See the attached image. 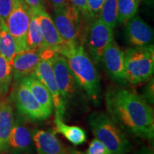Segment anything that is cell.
I'll return each mask as SVG.
<instances>
[{"label": "cell", "instance_id": "obj_1", "mask_svg": "<svg viewBox=\"0 0 154 154\" xmlns=\"http://www.w3.org/2000/svg\"><path fill=\"white\" fill-rule=\"evenodd\" d=\"M104 99L107 113L124 132L153 139V109L141 96L121 86L109 88Z\"/></svg>", "mask_w": 154, "mask_h": 154}, {"label": "cell", "instance_id": "obj_2", "mask_svg": "<svg viewBox=\"0 0 154 154\" xmlns=\"http://www.w3.org/2000/svg\"><path fill=\"white\" fill-rule=\"evenodd\" d=\"M57 54L66 59L77 83L85 93L86 99L95 106H99L103 99L101 79L84 47L80 44L72 47L65 44Z\"/></svg>", "mask_w": 154, "mask_h": 154}, {"label": "cell", "instance_id": "obj_3", "mask_svg": "<svg viewBox=\"0 0 154 154\" xmlns=\"http://www.w3.org/2000/svg\"><path fill=\"white\" fill-rule=\"evenodd\" d=\"M88 124L96 138L109 150L110 154H128L132 146L126 132L114 122L107 113L93 111L88 115Z\"/></svg>", "mask_w": 154, "mask_h": 154}, {"label": "cell", "instance_id": "obj_4", "mask_svg": "<svg viewBox=\"0 0 154 154\" xmlns=\"http://www.w3.org/2000/svg\"><path fill=\"white\" fill-rule=\"evenodd\" d=\"M124 68L127 82L132 85L149 80L154 71L153 46L127 49L124 53Z\"/></svg>", "mask_w": 154, "mask_h": 154}, {"label": "cell", "instance_id": "obj_5", "mask_svg": "<svg viewBox=\"0 0 154 154\" xmlns=\"http://www.w3.org/2000/svg\"><path fill=\"white\" fill-rule=\"evenodd\" d=\"M51 66L58 88L65 107L79 104L85 97V93L77 83L66 59L55 53L51 58Z\"/></svg>", "mask_w": 154, "mask_h": 154}, {"label": "cell", "instance_id": "obj_6", "mask_svg": "<svg viewBox=\"0 0 154 154\" xmlns=\"http://www.w3.org/2000/svg\"><path fill=\"white\" fill-rule=\"evenodd\" d=\"M81 13L70 5L54 9L53 21L59 35L66 45H79L82 34Z\"/></svg>", "mask_w": 154, "mask_h": 154}, {"label": "cell", "instance_id": "obj_7", "mask_svg": "<svg viewBox=\"0 0 154 154\" xmlns=\"http://www.w3.org/2000/svg\"><path fill=\"white\" fill-rule=\"evenodd\" d=\"M32 10L23 0H12V8L5 21L15 42L17 54L26 50V39Z\"/></svg>", "mask_w": 154, "mask_h": 154}, {"label": "cell", "instance_id": "obj_8", "mask_svg": "<svg viewBox=\"0 0 154 154\" xmlns=\"http://www.w3.org/2000/svg\"><path fill=\"white\" fill-rule=\"evenodd\" d=\"M55 53L50 49H44L42 50L41 60L38 63L34 76H36L49 90L52 97L55 116H57L63 120L66 109L58 88L51 62V58Z\"/></svg>", "mask_w": 154, "mask_h": 154}, {"label": "cell", "instance_id": "obj_9", "mask_svg": "<svg viewBox=\"0 0 154 154\" xmlns=\"http://www.w3.org/2000/svg\"><path fill=\"white\" fill-rule=\"evenodd\" d=\"M13 99L21 114L32 121H44L52 113L38 103L29 90L21 82H17Z\"/></svg>", "mask_w": 154, "mask_h": 154}, {"label": "cell", "instance_id": "obj_10", "mask_svg": "<svg viewBox=\"0 0 154 154\" xmlns=\"http://www.w3.org/2000/svg\"><path fill=\"white\" fill-rule=\"evenodd\" d=\"M109 78L120 86H126L124 68V52L113 39L103 52L102 60Z\"/></svg>", "mask_w": 154, "mask_h": 154}, {"label": "cell", "instance_id": "obj_11", "mask_svg": "<svg viewBox=\"0 0 154 154\" xmlns=\"http://www.w3.org/2000/svg\"><path fill=\"white\" fill-rule=\"evenodd\" d=\"M113 29L99 19H96L89 28L88 47L92 58L96 63L102 60L103 52L113 39Z\"/></svg>", "mask_w": 154, "mask_h": 154}, {"label": "cell", "instance_id": "obj_12", "mask_svg": "<svg viewBox=\"0 0 154 154\" xmlns=\"http://www.w3.org/2000/svg\"><path fill=\"white\" fill-rule=\"evenodd\" d=\"M125 36L134 47L153 46V30L141 17L135 15L126 23Z\"/></svg>", "mask_w": 154, "mask_h": 154}, {"label": "cell", "instance_id": "obj_13", "mask_svg": "<svg viewBox=\"0 0 154 154\" xmlns=\"http://www.w3.org/2000/svg\"><path fill=\"white\" fill-rule=\"evenodd\" d=\"M42 50L26 49L17 54L11 63L13 78L16 82L24 77L34 76L41 60Z\"/></svg>", "mask_w": 154, "mask_h": 154}, {"label": "cell", "instance_id": "obj_14", "mask_svg": "<svg viewBox=\"0 0 154 154\" xmlns=\"http://www.w3.org/2000/svg\"><path fill=\"white\" fill-rule=\"evenodd\" d=\"M34 148L32 131L20 120H17L9 134L7 152L10 151L13 154H31Z\"/></svg>", "mask_w": 154, "mask_h": 154}, {"label": "cell", "instance_id": "obj_15", "mask_svg": "<svg viewBox=\"0 0 154 154\" xmlns=\"http://www.w3.org/2000/svg\"><path fill=\"white\" fill-rule=\"evenodd\" d=\"M37 15L42 36L44 38V47L57 53L65 43L59 35L51 17L46 11L45 9H32Z\"/></svg>", "mask_w": 154, "mask_h": 154}, {"label": "cell", "instance_id": "obj_16", "mask_svg": "<svg viewBox=\"0 0 154 154\" xmlns=\"http://www.w3.org/2000/svg\"><path fill=\"white\" fill-rule=\"evenodd\" d=\"M32 139L38 154H72L73 152L63 145L54 132L51 131L34 130Z\"/></svg>", "mask_w": 154, "mask_h": 154}, {"label": "cell", "instance_id": "obj_17", "mask_svg": "<svg viewBox=\"0 0 154 154\" xmlns=\"http://www.w3.org/2000/svg\"><path fill=\"white\" fill-rule=\"evenodd\" d=\"M14 123L13 109L7 101H0V152H7L9 134Z\"/></svg>", "mask_w": 154, "mask_h": 154}, {"label": "cell", "instance_id": "obj_18", "mask_svg": "<svg viewBox=\"0 0 154 154\" xmlns=\"http://www.w3.org/2000/svg\"><path fill=\"white\" fill-rule=\"evenodd\" d=\"M19 82H21L28 88L32 95L37 100L42 106L51 113L54 111V103L51 94L47 88L34 76L24 77Z\"/></svg>", "mask_w": 154, "mask_h": 154}, {"label": "cell", "instance_id": "obj_19", "mask_svg": "<svg viewBox=\"0 0 154 154\" xmlns=\"http://www.w3.org/2000/svg\"><path fill=\"white\" fill-rule=\"evenodd\" d=\"M54 124L56 131L62 134L73 145L79 146L86 142V131L81 127L67 125L57 116H55Z\"/></svg>", "mask_w": 154, "mask_h": 154}, {"label": "cell", "instance_id": "obj_20", "mask_svg": "<svg viewBox=\"0 0 154 154\" xmlns=\"http://www.w3.org/2000/svg\"><path fill=\"white\" fill-rule=\"evenodd\" d=\"M0 54L11 65L17 54L15 42L4 20H0Z\"/></svg>", "mask_w": 154, "mask_h": 154}, {"label": "cell", "instance_id": "obj_21", "mask_svg": "<svg viewBox=\"0 0 154 154\" xmlns=\"http://www.w3.org/2000/svg\"><path fill=\"white\" fill-rule=\"evenodd\" d=\"M44 49L45 47L37 15L35 11L32 10V16L26 39V49Z\"/></svg>", "mask_w": 154, "mask_h": 154}, {"label": "cell", "instance_id": "obj_22", "mask_svg": "<svg viewBox=\"0 0 154 154\" xmlns=\"http://www.w3.org/2000/svg\"><path fill=\"white\" fill-rule=\"evenodd\" d=\"M98 18L113 30L118 23V4L117 0H105Z\"/></svg>", "mask_w": 154, "mask_h": 154}, {"label": "cell", "instance_id": "obj_23", "mask_svg": "<svg viewBox=\"0 0 154 154\" xmlns=\"http://www.w3.org/2000/svg\"><path fill=\"white\" fill-rule=\"evenodd\" d=\"M11 65L0 54V97L8 94L12 82Z\"/></svg>", "mask_w": 154, "mask_h": 154}, {"label": "cell", "instance_id": "obj_24", "mask_svg": "<svg viewBox=\"0 0 154 154\" xmlns=\"http://www.w3.org/2000/svg\"><path fill=\"white\" fill-rule=\"evenodd\" d=\"M140 0H117L118 22L126 24L137 12Z\"/></svg>", "mask_w": 154, "mask_h": 154}, {"label": "cell", "instance_id": "obj_25", "mask_svg": "<svg viewBox=\"0 0 154 154\" xmlns=\"http://www.w3.org/2000/svg\"><path fill=\"white\" fill-rule=\"evenodd\" d=\"M85 154H110V153L107 148L95 138L91 141Z\"/></svg>", "mask_w": 154, "mask_h": 154}, {"label": "cell", "instance_id": "obj_26", "mask_svg": "<svg viewBox=\"0 0 154 154\" xmlns=\"http://www.w3.org/2000/svg\"><path fill=\"white\" fill-rule=\"evenodd\" d=\"M149 82L143 88L142 91L141 97L149 104H153L154 103V80L153 76H151L149 79Z\"/></svg>", "mask_w": 154, "mask_h": 154}, {"label": "cell", "instance_id": "obj_27", "mask_svg": "<svg viewBox=\"0 0 154 154\" xmlns=\"http://www.w3.org/2000/svg\"><path fill=\"white\" fill-rule=\"evenodd\" d=\"M88 16L91 19H96L99 15L105 0H86Z\"/></svg>", "mask_w": 154, "mask_h": 154}, {"label": "cell", "instance_id": "obj_28", "mask_svg": "<svg viewBox=\"0 0 154 154\" xmlns=\"http://www.w3.org/2000/svg\"><path fill=\"white\" fill-rule=\"evenodd\" d=\"M12 8V0H0V20L6 19L10 14Z\"/></svg>", "mask_w": 154, "mask_h": 154}, {"label": "cell", "instance_id": "obj_29", "mask_svg": "<svg viewBox=\"0 0 154 154\" xmlns=\"http://www.w3.org/2000/svg\"><path fill=\"white\" fill-rule=\"evenodd\" d=\"M69 2L79 11L81 14L88 16L86 0H69Z\"/></svg>", "mask_w": 154, "mask_h": 154}, {"label": "cell", "instance_id": "obj_30", "mask_svg": "<svg viewBox=\"0 0 154 154\" xmlns=\"http://www.w3.org/2000/svg\"><path fill=\"white\" fill-rule=\"evenodd\" d=\"M23 1L29 7L31 10L36 9H44V0H23Z\"/></svg>", "mask_w": 154, "mask_h": 154}, {"label": "cell", "instance_id": "obj_31", "mask_svg": "<svg viewBox=\"0 0 154 154\" xmlns=\"http://www.w3.org/2000/svg\"><path fill=\"white\" fill-rule=\"evenodd\" d=\"M47 1L51 4L54 9L60 8L69 4V0H47Z\"/></svg>", "mask_w": 154, "mask_h": 154}, {"label": "cell", "instance_id": "obj_32", "mask_svg": "<svg viewBox=\"0 0 154 154\" xmlns=\"http://www.w3.org/2000/svg\"><path fill=\"white\" fill-rule=\"evenodd\" d=\"M134 154H154V152L152 148L143 146V147L140 148L139 149L136 150Z\"/></svg>", "mask_w": 154, "mask_h": 154}, {"label": "cell", "instance_id": "obj_33", "mask_svg": "<svg viewBox=\"0 0 154 154\" xmlns=\"http://www.w3.org/2000/svg\"><path fill=\"white\" fill-rule=\"evenodd\" d=\"M72 154H77V153H72Z\"/></svg>", "mask_w": 154, "mask_h": 154}, {"label": "cell", "instance_id": "obj_34", "mask_svg": "<svg viewBox=\"0 0 154 154\" xmlns=\"http://www.w3.org/2000/svg\"><path fill=\"white\" fill-rule=\"evenodd\" d=\"M0 154H1V152H0Z\"/></svg>", "mask_w": 154, "mask_h": 154}]
</instances>
